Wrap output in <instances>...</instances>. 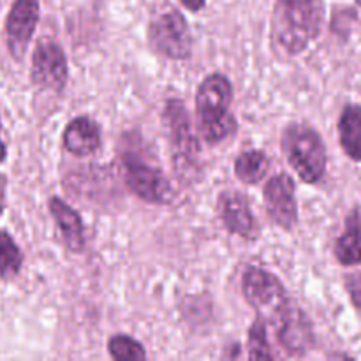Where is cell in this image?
Returning a JSON list of instances; mask_svg holds the SVG:
<instances>
[{"mask_svg":"<svg viewBox=\"0 0 361 361\" xmlns=\"http://www.w3.org/2000/svg\"><path fill=\"white\" fill-rule=\"evenodd\" d=\"M243 296L264 323L277 326L291 309L282 282L270 271L252 267L243 274Z\"/></svg>","mask_w":361,"mask_h":361,"instance_id":"cell-4","label":"cell"},{"mask_svg":"<svg viewBox=\"0 0 361 361\" xmlns=\"http://www.w3.org/2000/svg\"><path fill=\"white\" fill-rule=\"evenodd\" d=\"M2 127V126H0ZM7 157V148H6V143H4L2 140H0V164H2L4 161H6Z\"/></svg>","mask_w":361,"mask_h":361,"instance_id":"cell-24","label":"cell"},{"mask_svg":"<svg viewBox=\"0 0 361 361\" xmlns=\"http://www.w3.org/2000/svg\"><path fill=\"white\" fill-rule=\"evenodd\" d=\"M270 161L261 150H247L235 161V173L243 183H259L267 176Z\"/></svg>","mask_w":361,"mask_h":361,"instance_id":"cell-17","label":"cell"},{"mask_svg":"<svg viewBox=\"0 0 361 361\" xmlns=\"http://www.w3.org/2000/svg\"><path fill=\"white\" fill-rule=\"evenodd\" d=\"M217 212L221 215L222 224L229 233L238 235L242 238L252 240L257 236V222L250 210V203L242 192L236 190H224L219 196Z\"/></svg>","mask_w":361,"mask_h":361,"instance_id":"cell-11","label":"cell"},{"mask_svg":"<svg viewBox=\"0 0 361 361\" xmlns=\"http://www.w3.org/2000/svg\"><path fill=\"white\" fill-rule=\"evenodd\" d=\"M39 21V0H14L6 21L7 46L16 60L23 59Z\"/></svg>","mask_w":361,"mask_h":361,"instance_id":"cell-9","label":"cell"},{"mask_svg":"<svg viewBox=\"0 0 361 361\" xmlns=\"http://www.w3.org/2000/svg\"><path fill=\"white\" fill-rule=\"evenodd\" d=\"M122 162L127 187L137 197L154 204H168L175 200L171 183L157 166L148 164L137 154H123Z\"/></svg>","mask_w":361,"mask_h":361,"instance_id":"cell-6","label":"cell"},{"mask_svg":"<svg viewBox=\"0 0 361 361\" xmlns=\"http://www.w3.org/2000/svg\"><path fill=\"white\" fill-rule=\"evenodd\" d=\"M178 2L182 4L183 7H187L189 11H192V13H196V11L203 9L207 0H178Z\"/></svg>","mask_w":361,"mask_h":361,"instance_id":"cell-22","label":"cell"},{"mask_svg":"<svg viewBox=\"0 0 361 361\" xmlns=\"http://www.w3.org/2000/svg\"><path fill=\"white\" fill-rule=\"evenodd\" d=\"M148 42L161 55L171 60H185L192 51V37L185 18L175 9L154 18L148 27Z\"/></svg>","mask_w":361,"mask_h":361,"instance_id":"cell-7","label":"cell"},{"mask_svg":"<svg viewBox=\"0 0 361 361\" xmlns=\"http://www.w3.org/2000/svg\"><path fill=\"white\" fill-rule=\"evenodd\" d=\"M32 83L41 90L62 92L69 78L62 46L53 39H39L32 55Z\"/></svg>","mask_w":361,"mask_h":361,"instance_id":"cell-8","label":"cell"},{"mask_svg":"<svg viewBox=\"0 0 361 361\" xmlns=\"http://www.w3.org/2000/svg\"><path fill=\"white\" fill-rule=\"evenodd\" d=\"M21 267H23V254L20 247L6 229H0V277L4 281H11L20 274Z\"/></svg>","mask_w":361,"mask_h":361,"instance_id":"cell-18","label":"cell"},{"mask_svg":"<svg viewBox=\"0 0 361 361\" xmlns=\"http://www.w3.org/2000/svg\"><path fill=\"white\" fill-rule=\"evenodd\" d=\"M249 356L252 360H274L275 355L271 353L267 337V326L264 321L257 317L256 323L249 330Z\"/></svg>","mask_w":361,"mask_h":361,"instance_id":"cell-20","label":"cell"},{"mask_svg":"<svg viewBox=\"0 0 361 361\" xmlns=\"http://www.w3.org/2000/svg\"><path fill=\"white\" fill-rule=\"evenodd\" d=\"M335 256L338 263L345 267L361 263V207L349 212L344 233L335 243Z\"/></svg>","mask_w":361,"mask_h":361,"instance_id":"cell-15","label":"cell"},{"mask_svg":"<svg viewBox=\"0 0 361 361\" xmlns=\"http://www.w3.org/2000/svg\"><path fill=\"white\" fill-rule=\"evenodd\" d=\"M164 118L169 129V141H171L173 161H175V171L178 173L180 180L194 178L200 168L197 155H200V143L192 133L189 113L185 104L178 99H169L164 108Z\"/></svg>","mask_w":361,"mask_h":361,"instance_id":"cell-5","label":"cell"},{"mask_svg":"<svg viewBox=\"0 0 361 361\" xmlns=\"http://www.w3.org/2000/svg\"><path fill=\"white\" fill-rule=\"evenodd\" d=\"M341 145L348 157L361 162V106H348L338 122Z\"/></svg>","mask_w":361,"mask_h":361,"instance_id":"cell-16","label":"cell"},{"mask_svg":"<svg viewBox=\"0 0 361 361\" xmlns=\"http://www.w3.org/2000/svg\"><path fill=\"white\" fill-rule=\"evenodd\" d=\"M231 99V81L224 74H210L197 88V130L208 145H219L235 134V116L229 113Z\"/></svg>","mask_w":361,"mask_h":361,"instance_id":"cell-2","label":"cell"},{"mask_svg":"<svg viewBox=\"0 0 361 361\" xmlns=\"http://www.w3.org/2000/svg\"><path fill=\"white\" fill-rule=\"evenodd\" d=\"M63 147L76 157H87L101 147V130L88 116H76L63 130Z\"/></svg>","mask_w":361,"mask_h":361,"instance_id":"cell-13","label":"cell"},{"mask_svg":"<svg viewBox=\"0 0 361 361\" xmlns=\"http://www.w3.org/2000/svg\"><path fill=\"white\" fill-rule=\"evenodd\" d=\"M345 286H348V291L353 303H355L358 309H361V271L360 274L349 275L348 281H345Z\"/></svg>","mask_w":361,"mask_h":361,"instance_id":"cell-21","label":"cell"},{"mask_svg":"<svg viewBox=\"0 0 361 361\" xmlns=\"http://www.w3.org/2000/svg\"><path fill=\"white\" fill-rule=\"evenodd\" d=\"M6 190H7V176L0 175V215L4 214V208H6Z\"/></svg>","mask_w":361,"mask_h":361,"instance_id":"cell-23","label":"cell"},{"mask_svg":"<svg viewBox=\"0 0 361 361\" xmlns=\"http://www.w3.org/2000/svg\"><path fill=\"white\" fill-rule=\"evenodd\" d=\"M108 351L111 358L120 361H143L147 358L143 345L127 335H115L109 338Z\"/></svg>","mask_w":361,"mask_h":361,"instance_id":"cell-19","label":"cell"},{"mask_svg":"<svg viewBox=\"0 0 361 361\" xmlns=\"http://www.w3.org/2000/svg\"><path fill=\"white\" fill-rule=\"evenodd\" d=\"M48 207L49 214L53 215L60 233H62L67 249L71 252H81L85 249V229L80 214L56 196L49 197Z\"/></svg>","mask_w":361,"mask_h":361,"instance_id":"cell-14","label":"cell"},{"mask_svg":"<svg viewBox=\"0 0 361 361\" xmlns=\"http://www.w3.org/2000/svg\"><path fill=\"white\" fill-rule=\"evenodd\" d=\"M264 201L268 214L281 228L291 231L298 222V207L295 197V182L288 173H279L264 185Z\"/></svg>","mask_w":361,"mask_h":361,"instance_id":"cell-10","label":"cell"},{"mask_svg":"<svg viewBox=\"0 0 361 361\" xmlns=\"http://www.w3.org/2000/svg\"><path fill=\"white\" fill-rule=\"evenodd\" d=\"M321 0H277L271 20V42L282 55H300L323 27Z\"/></svg>","mask_w":361,"mask_h":361,"instance_id":"cell-1","label":"cell"},{"mask_svg":"<svg viewBox=\"0 0 361 361\" xmlns=\"http://www.w3.org/2000/svg\"><path fill=\"white\" fill-rule=\"evenodd\" d=\"M282 148L296 175L307 183H317L326 171V147L316 129L291 123L282 136Z\"/></svg>","mask_w":361,"mask_h":361,"instance_id":"cell-3","label":"cell"},{"mask_svg":"<svg viewBox=\"0 0 361 361\" xmlns=\"http://www.w3.org/2000/svg\"><path fill=\"white\" fill-rule=\"evenodd\" d=\"M277 341L289 356H302L314 344V331L309 317L293 307L277 324Z\"/></svg>","mask_w":361,"mask_h":361,"instance_id":"cell-12","label":"cell"}]
</instances>
